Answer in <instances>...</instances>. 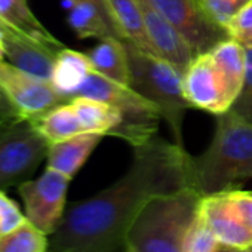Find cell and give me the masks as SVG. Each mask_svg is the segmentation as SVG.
<instances>
[{"instance_id": "obj_4", "label": "cell", "mask_w": 252, "mask_h": 252, "mask_svg": "<svg viewBox=\"0 0 252 252\" xmlns=\"http://www.w3.org/2000/svg\"><path fill=\"white\" fill-rule=\"evenodd\" d=\"M129 57L131 88L156 105L166 120L175 143L184 146L183 122L186 111L191 108L183 91V71L160 58L146 52L135 45L125 42Z\"/></svg>"}, {"instance_id": "obj_9", "label": "cell", "mask_w": 252, "mask_h": 252, "mask_svg": "<svg viewBox=\"0 0 252 252\" xmlns=\"http://www.w3.org/2000/svg\"><path fill=\"white\" fill-rule=\"evenodd\" d=\"M0 85L21 113L33 119L48 110L67 102V99L54 88L51 80L32 76L11 63L0 61Z\"/></svg>"}, {"instance_id": "obj_21", "label": "cell", "mask_w": 252, "mask_h": 252, "mask_svg": "<svg viewBox=\"0 0 252 252\" xmlns=\"http://www.w3.org/2000/svg\"><path fill=\"white\" fill-rule=\"evenodd\" d=\"M67 23L79 39H120L117 32L105 20L99 8L92 2H88V0H79V2L70 3Z\"/></svg>"}, {"instance_id": "obj_27", "label": "cell", "mask_w": 252, "mask_h": 252, "mask_svg": "<svg viewBox=\"0 0 252 252\" xmlns=\"http://www.w3.org/2000/svg\"><path fill=\"white\" fill-rule=\"evenodd\" d=\"M224 194L234 215L252 231V191L228 189Z\"/></svg>"}, {"instance_id": "obj_25", "label": "cell", "mask_w": 252, "mask_h": 252, "mask_svg": "<svg viewBox=\"0 0 252 252\" xmlns=\"http://www.w3.org/2000/svg\"><path fill=\"white\" fill-rule=\"evenodd\" d=\"M220 246L218 239L209 228V225L205 222L202 215L199 214L194 225L191 227L184 252H215V249Z\"/></svg>"}, {"instance_id": "obj_31", "label": "cell", "mask_w": 252, "mask_h": 252, "mask_svg": "<svg viewBox=\"0 0 252 252\" xmlns=\"http://www.w3.org/2000/svg\"><path fill=\"white\" fill-rule=\"evenodd\" d=\"M236 40H239L243 46H251V48H252V32H249V33L240 36V37L236 39Z\"/></svg>"}, {"instance_id": "obj_5", "label": "cell", "mask_w": 252, "mask_h": 252, "mask_svg": "<svg viewBox=\"0 0 252 252\" xmlns=\"http://www.w3.org/2000/svg\"><path fill=\"white\" fill-rule=\"evenodd\" d=\"M74 96L94 98L119 108L123 120L111 135L128 141L132 147L141 146L156 137L162 116L155 104L131 86L114 82L92 70Z\"/></svg>"}, {"instance_id": "obj_22", "label": "cell", "mask_w": 252, "mask_h": 252, "mask_svg": "<svg viewBox=\"0 0 252 252\" xmlns=\"http://www.w3.org/2000/svg\"><path fill=\"white\" fill-rule=\"evenodd\" d=\"M49 236L26 220L21 225L0 237V252H48Z\"/></svg>"}, {"instance_id": "obj_19", "label": "cell", "mask_w": 252, "mask_h": 252, "mask_svg": "<svg viewBox=\"0 0 252 252\" xmlns=\"http://www.w3.org/2000/svg\"><path fill=\"white\" fill-rule=\"evenodd\" d=\"M70 102L74 107L85 132L99 134L104 137L111 135L123 120L122 111L104 101L88 96H74Z\"/></svg>"}, {"instance_id": "obj_33", "label": "cell", "mask_w": 252, "mask_h": 252, "mask_svg": "<svg viewBox=\"0 0 252 252\" xmlns=\"http://www.w3.org/2000/svg\"><path fill=\"white\" fill-rule=\"evenodd\" d=\"M215 252H242V251H239V249H236V248H231V246H227V245L220 243V246L215 249Z\"/></svg>"}, {"instance_id": "obj_8", "label": "cell", "mask_w": 252, "mask_h": 252, "mask_svg": "<svg viewBox=\"0 0 252 252\" xmlns=\"http://www.w3.org/2000/svg\"><path fill=\"white\" fill-rule=\"evenodd\" d=\"M149 2L184 36L196 55L209 52L218 42L230 37L224 29L208 18L199 0H149Z\"/></svg>"}, {"instance_id": "obj_23", "label": "cell", "mask_w": 252, "mask_h": 252, "mask_svg": "<svg viewBox=\"0 0 252 252\" xmlns=\"http://www.w3.org/2000/svg\"><path fill=\"white\" fill-rule=\"evenodd\" d=\"M251 0H199V3L208 18L225 30L234 15Z\"/></svg>"}, {"instance_id": "obj_34", "label": "cell", "mask_w": 252, "mask_h": 252, "mask_svg": "<svg viewBox=\"0 0 252 252\" xmlns=\"http://www.w3.org/2000/svg\"><path fill=\"white\" fill-rule=\"evenodd\" d=\"M245 252H252V246H251V248H249L248 251H245Z\"/></svg>"}, {"instance_id": "obj_32", "label": "cell", "mask_w": 252, "mask_h": 252, "mask_svg": "<svg viewBox=\"0 0 252 252\" xmlns=\"http://www.w3.org/2000/svg\"><path fill=\"white\" fill-rule=\"evenodd\" d=\"M0 58H5V33L0 29Z\"/></svg>"}, {"instance_id": "obj_2", "label": "cell", "mask_w": 252, "mask_h": 252, "mask_svg": "<svg viewBox=\"0 0 252 252\" xmlns=\"http://www.w3.org/2000/svg\"><path fill=\"white\" fill-rule=\"evenodd\" d=\"M202 197L194 187L153 197L125 234L126 252H184Z\"/></svg>"}, {"instance_id": "obj_36", "label": "cell", "mask_w": 252, "mask_h": 252, "mask_svg": "<svg viewBox=\"0 0 252 252\" xmlns=\"http://www.w3.org/2000/svg\"><path fill=\"white\" fill-rule=\"evenodd\" d=\"M242 252H245V251H242Z\"/></svg>"}, {"instance_id": "obj_6", "label": "cell", "mask_w": 252, "mask_h": 252, "mask_svg": "<svg viewBox=\"0 0 252 252\" xmlns=\"http://www.w3.org/2000/svg\"><path fill=\"white\" fill-rule=\"evenodd\" d=\"M49 143L29 117L0 122V190L30 180L48 156Z\"/></svg>"}, {"instance_id": "obj_28", "label": "cell", "mask_w": 252, "mask_h": 252, "mask_svg": "<svg viewBox=\"0 0 252 252\" xmlns=\"http://www.w3.org/2000/svg\"><path fill=\"white\" fill-rule=\"evenodd\" d=\"M225 32L233 39H239L240 36L252 32V0L234 15L225 27Z\"/></svg>"}, {"instance_id": "obj_3", "label": "cell", "mask_w": 252, "mask_h": 252, "mask_svg": "<svg viewBox=\"0 0 252 252\" xmlns=\"http://www.w3.org/2000/svg\"><path fill=\"white\" fill-rule=\"evenodd\" d=\"M194 187L202 196L233 189L252 178V126L230 110L217 116L208 149L193 158Z\"/></svg>"}, {"instance_id": "obj_29", "label": "cell", "mask_w": 252, "mask_h": 252, "mask_svg": "<svg viewBox=\"0 0 252 252\" xmlns=\"http://www.w3.org/2000/svg\"><path fill=\"white\" fill-rule=\"evenodd\" d=\"M18 117H21V113L17 110V107L14 105V102L11 101L2 85H0V122H8Z\"/></svg>"}, {"instance_id": "obj_18", "label": "cell", "mask_w": 252, "mask_h": 252, "mask_svg": "<svg viewBox=\"0 0 252 252\" xmlns=\"http://www.w3.org/2000/svg\"><path fill=\"white\" fill-rule=\"evenodd\" d=\"M105 2L122 40L156 55L147 37L137 0H105Z\"/></svg>"}, {"instance_id": "obj_17", "label": "cell", "mask_w": 252, "mask_h": 252, "mask_svg": "<svg viewBox=\"0 0 252 252\" xmlns=\"http://www.w3.org/2000/svg\"><path fill=\"white\" fill-rule=\"evenodd\" d=\"M209 54L214 58V63L224 80L228 96L234 102L245 80V71H246L245 46L239 40L233 37H227L218 42L209 51Z\"/></svg>"}, {"instance_id": "obj_13", "label": "cell", "mask_w": 252, "mask_h": 252, "mask_svg": "<svg viewBox=\"0 0 252 252\" xmlns=\"http://www.w3.org/2000/svg\"><path fill=\"white\" fill-rule=\"evenodd\" d=\"M0 29L61 51L65 48L33 14L29 0H0Z\"/></svg>"}, {"instance_id": "obj_12", "label": "cell", "mask_w": 252, "mask_h": 252, "mask_svg": "<svg viewBox=\"0 0 252 252\" xmlns=\"http://www.w3.org/2000/svg\"><path fill=\"white\" fill-rule=\"evenodd\" d=\"M3 33L5 58H8V63L32 76L43 80H51L55 57L60 51L26 39L9 30H3Z\"/></svg>"}, {"instance_id": "obj_35", "label": "cell", "mask_w": 252, "mask_h": 252, "mask_svg": "<svg viewBox=\"0 0 252 252\" xmlns=\"http://www.w3.org/2000/svg\"><path fill=\"white\" fill-rule=\"evenodd\" d=\"M0 61H3V60H2V58H0Z\"/></svg>"}, {"instance_id": "obj_11", "label": "cell", "mask_w": 252, "mask_h": 252, "mask_svg": "<svg viewBox=\"0 0 252 252\" xmlns=\"http://www.w3.org/2000/svg\"><path fill=\"white\" fill-rule=\"evenodd\" d=\"M200 215L220 243L248 251L252 246V231L234 215L224 191L202 197Z\"/></svg>"}, {"instance_id": "obj_10", "label": "cell", "mask_w": 252, "mask_h": 252, "mask_svg": "<svg viewBox=\"0 0 252 252\" xmlns=\"http://www.w3.org/2000/svg\"><path fill=\"white\" fill-rule=\"evenodd\" d=\"M183 91L191 108L215 116L228 111L233 104L209 52L196 55L189 64L183 74Z\"/></svg>"}, {"instance_id": "obj_16", "label": "cell", "mask_w": 252, "mask_h": 252, "mask_svg": "<svg viewBox=\"0 0 252 252\" xmlns=\"http://www.w3.org/2000/svg\"><path fill=\"white\" fill-rule=\"evenodd\" d=\"M88 57L94 71L122 85H131L129 57L125 40L117 37L101 39L99 43L88 52Z\"/></svg>"}, {"instance_id": "obj_1", "label": "cell", "mask_w": 252, "mask_h": 252, "mask_svg": "<svg viewBox=\"0 0 252 252\" xmlns=\"http://www.w3.org/2000/svg\"><path fill=\"white\" fill-rule=\"evenodd\" d=\"M187 187H194L193 158L184 146L155 137L134 147L132 163L117 181L67 205L48 252H114L147 202Z\"/></svg>"}, {"instance_id": "obj_30", "label": "cell", "mask_w": 252, "mask_h": 252, "mask_svg": "<svg viewBox=\"0 0 252 252\" xmlns=\"http://www.w3.org/2000/svg\"><path fill=\"white\" fill-rule=\"evenodd\" d=\"M67 2L73 3V2H79V0H67ZM88 2L95 3V5L99 8V11L102 12V15L105 17V20L110 23V26L117 32V29H116V26H114V23H113V20H111V15H110V11H108V6H107V2H105V0H88ZM117 34H119V32H117ZM119 37H120V34H119ZM120 39H122V37H120Z\"/></svg>"}, {"instance_id": "obj_15", "label": "cell", "mask_w": 252, "mask_h": 252, "mask_svg": "<svg viewBox=\"0 0 252 252\" xmlns=\"http://www.w3.org/2000/svg\"><path fill=\"white\" fill-rule=\"evenodd\" d=\"M92 70L88 54L63 48L55 57L51 83L67 101H70Z\"/></svg>"}, {"instance_id": "obj_26", "label": "cell", "mask_w": 252, "mask_h": 252, "mask_svg": "<svg viewBox=\"0 0 252 252\" xmlns=\"http://www.w3.org/2000/svg\"><path fill=\"white\" fill-rule=\"evenodd\" d=\"M26 220V214L20 209L18 203L5 190H0V237L21 225Z\"/></svg>"}, {"instance_id": "obj_7", "label": "cell", "mask_w": 252, "mask_h": 252, "mask_svg": "<svg viewBox=\"0 0 252 252\" xmlns=\"http://www.w3.org/2000/svg\"><path fill=\"white\" fill-rule=\"evenodd\" d=\"M70 181V177L46 166L39 178L27 180L18 186L26 218L48 236L57 230L63 220Z\"/></svg>"}, {"instance_id": "obj_20", "label": "cell", "mask_w": 252, "mask_h": 252, "mask_svg": "<svg viewBox=\"0 0 252 252\" xmlns=\"http://www.w3.org/2000/svg\"><path fill=\"white\" fill-rule=\"evenodd\" d=\"M32 122L49 144L60 143L85 132L70 101L63 102L37 117H33Z\"/></svg>"}, {"instance_id": "obj_24", "label": "cell", "mask_w": 252, "mask_h": 252, "mask_svg": "<svg viewBox=\"0 0 252 252\" xmlns=\"http://www.w3.org/2000/svg\"><path fill=\"white\" fill-rule=\"evenodd\" d=\"M245 49H246L245 80L237 98L230 107V111L252 126V48L245 46Z\"/></svg>"}, {"instance_id": "obj_14", "label": "cell", "mask_w": 252, "mask_h": 252, "mask_svg": "<svg viewBox=\"0 0 252 252\" xmlns=\"http://www.w3.org/2000/svg\"><path fill=\"white\" fill-rule=\"evenodd\" d=\"M104 135L82 132L73 138L49 144L48 149V168H52L71 180L86 163L92 152L98 147Z\"/></svg>"}]
</instances>
